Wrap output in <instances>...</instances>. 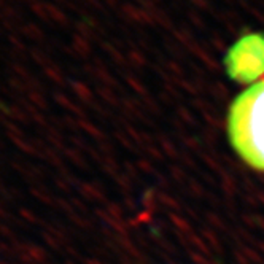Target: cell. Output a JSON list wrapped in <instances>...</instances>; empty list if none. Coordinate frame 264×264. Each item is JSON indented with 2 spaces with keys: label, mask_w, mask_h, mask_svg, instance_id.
I'll return each mask as SVG.
<instances>
[{
  "label": "cell",
  "mask_w": 264,
  "mask_h": 264,
  "mask_svg": "<svg viewBox=\"0 0 264 264\" xmlns=\"http://www.w3.org/2000/svg\"><path fill=\"white\" fill-rule=\"evenodd\" d=\"M10 68H11V70H15L16 73H18V75H22V77H27V75H29L27 68H26L24 66L18 64V62H16V64H11Z\"/></svg>",
  "instance_id": "277c9868"
},
{
  "label": "cell",
  "mask_w": 264,
  "mask_h": 264,
  "mask_svg": "<svg viewBox=\"0 0 264 264\" xmlns=\"http://www.w3.org/2000/svg\"><path fill=\"white\" fill-rule=\"evenodd\" d=\"M19 32L21 33H24L26 37H29V38H40V33H38V29L33 26V24H31V22H27V24H22L21 27H19Z\"/></svg>",
  "instance_id": "7a4b0ae2"
},
{
  "label": "cell",
  "mask_w": 264,
  "mask_h": 264,
  "mask_svg": "<svg viewBox=\"0 0 264 264\" xmlns=\"http://www.w3.org/2000/svg\"><path fill=\"white\" fill-rule=\"evenodd\" d=\"M228 134L239 156L264 172V80L251 84L231 104Z\"/></svg>",
  "instance_id": "6da1fadb"
},
{
  "label": "cell",
  "mask_w": 264,
  "mask_h": 264,
  "mask_svg": "<svg viewBox=\"0 0 264 264\" xmlns=\"http://www.w3.org/2000/svg\"><path fill=\"white\" fill-rule=\"evenodd\" d=\"M21 2H29V0H21Z\"/></svg>",
  "instance_id": "8992f818"
},
{
  "label": "cell",
  "mask_w": 264,
  "mask_h": 264,
  "mask_svg": "<svg viewBox=\"0 0 264 264\" xmlns=\"http://www.w3.org/2000/svg\"><path fill=\"white\" fill-rule=\"evenodd\" d=\"M3 7H7V2H5V0H0V8H3Z\"/></svg>",
  "instance_id": "5b68a950"
},
{
  "label": "cell",
  "mask_w": 264,
  "mask_h": 264,
  "mask_svg": "<svg viewBox=\"0 0 264 264\" xmlns=\"http://www.w3.org/2000/svg\"><path fill=\"white\" fill-rule=\"evenodd\" d=\"M8 40H10L11 43H13V47H15L16 50H18V51H22V53H24V51H27V47H26V45L22 43L18 37H15L13 33H11V35L8 37Z\"/></svg>",
  "instance_id": "3957f363"
}]
</instances>
